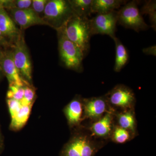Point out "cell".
I'll use <instances>...</instances> for the list:
<instances>
[{"label":"cell","mask_w":156,"mask_h":156,"mask_svg":"<svg viewBox=\"0 0 156 156\" xmlns=\"http://www.w3.org/2000/svg\"><path fill=\"white\" fill-rule=\"evenodd\" d=\"M61 28L68 39L82 50L85 57L90 50V38L92 36L89 18L74 14Z\"/></svg>","instance_id":"cell-1"},{"label":"cell","mask_w":156,"mask_h":156,"mask_svg":"<svg viewBox=\"0 0 156 156\" xmlns=\"http://www.w3.org/2000/svg\"><path fill=\"white\" fill-rule=\"evenodd\" d=\"M57 30L58 50L61 61L68 69L82 71L83 59L85 57L83 53L75 44L68 39L62 28Z\"/></svg>","instance_id":"cell-2"},{"label":"cell","mask_w":156,"mask_h":156,"mask_svg":"<svg viewBox=\"0 0 156 156\" xmlns=\"http://www.w3.org/2000/svg\"><path fill=\"white\" fill-rule=\"evenodd\" d=\"M91 134H82L75 136L62 151L61 156H94L103 147Z\"/></svg>","instance_id":"cell-3"},{"label":"cell","mask_w":156,"mask_h":156,"mask_svg":"<svg viewBox=\"0 0 156 156\" xmlns=\"http://www.w3.org/2000/svg\"><path fill=\"white\" fill-rule=\"evenodd\" d=\"M138 2L132 1L126 3L118 11V23L125 28L137 32L149 28L138 8Z\"/></svg>","instance_id":"cell-4"},{"label":"cell","mask_w":156,"mask_h":156,"mask_svg":"<svg viewBox=\"0 0 156 156\" xmlns=\"http://www.w3.org/2000/svg\"><path fill=\"white\" fill-rule=\"evenodd\" d=\"M105 96L111 108L115 112L116 109L120 111L133 109L136 102L133 90L123 84L115 86Z\"/></svg>","instance_id":"cell-5"},{"label":"cell","mask_w":156,"mask_h":156,"mask_svg":"<svg viewBox=\"0 0 156 156\" xmlns=\"http://www.w3.org/2000/svg\"><path fill=\"white\" fill-rule=\"evenodd\" d=\"M13 59L21 76L31 82L32 65L28 49L22 33L12 44Z\"/></svg>","instance_id":"cell-6"},{"label":"cell","mask_w":156,"mask_h":156,"mask_svg":"<svg viewBox=\"0 0 156 156\" xmlns=\"http://www.w3.org/2000/svg\"><path fill=\"white\" fill-rule=\"evenodd\" d=\"M44 12L45 18L54 22L57 30L75 14L69 1L65 0L48 1Z\"/></svg>","instance_id":"cell-7"},{"label":"cell","mask_w":156,"mask_h":156,"mask_svg":"<svg viewBox=\"0 0 156 156\" xmlns=\"http://www.w3.org/2000/svg\"><path fill=\"white\" fill-rule=\"evenodd\" d=\"M118 11H115L105 14H97L89 19L91 36L95 34L107 35L113 39L115 37Z\"/></svg>","instance_id":"cell-8"},{"label":"cell","mask_w":156,"mask_h":156,"mask_svg":"<svg viewBox=\"0 0 156 156\" xmlns=\"http://www.w3.org/2000/svg\"><path fill=\"white\" fill-rule=\"evenodd\" d=\"M83 119H89L92 122L99 119L108 112H115L109 105L105 95L83 98Z\"/></svg>","instance_id":"cell-9"},{"label":"cell","mask_w":156,"mask_h":156,"mask_svg":"<svg viewBox=\"0 0 156 156\" xmlns=\"http://www.w3.org/2000/svg\"><path fill=\"white\" fill-rule=\"evenodd\" d=\"M0 67L8 79L9 86L23 87L25 81L15 66L12 51H3L0 58Z\"/></svg>","instance_id":"cell-10"},{"label":"cell","mask_w":156,"mask_h":156,"mask_svg":"<svg viewBox=\"0 0 156 156\" xmlns=\"http://www.w3.org/2000/svg\"><path fill=\"white\" fill-rule=\"evenodd\" d=\"M12 17L21 29H26L35 25H50L32 9L11 10Z\"/></svg>","instance_id":"cell-11"},{"label":"cell","mask_w":156,"mask_h":156,"mask_svg":"<svg viewBox=\"0 0 156 156\" xmlns=\"http://www.w3.org/2000/svg\"><path fill=\"white\" fill-rule=\"evenodd\" d=\"M115 112H109L99 119L92 122L89 128L90 134L95 138L107 139L110 138L114 126Z\"/></svg>","instance_id":"cell-12"},{"label":"cell","mask_w":156,"mask_h":156,"mask_svg":"<svg viewBox=\"0 0 156 156\" xmlns=\"http://www.w3.org/2000/svg\"><path fill=\"white\" fill-rule=\"evenodd\" d=\"M0 30L3 36L15 41L21 33L17 28L14 20L8 14L5 9L0 5Z\"/></svg>","instance_id":"cell-13"},{"label":"cell","mask_w":156,"mask_h":156,"mask_svg":"<svg viewBox=\"0 0 156 156\" xmlns=\"http://www.w3.org/2000/svg\"><path fill=\"white\" fill-rule=\"evenodd\" d=\"M64 112L70 126L79 125L83 119V98L77 97L73 99L66 107Z\"/></svg>","instance_id":"cell-14"},{"label":"cell","mask_w":156,"mask_h":156,"mask_svg":"<svg viewBox=\"0 0 156 156\" xmlns=\"http://www.w3.org/2000/svg\"><path fill=\"white\" fill-rule=\"evenodd\" d=\"M117 126L130 131L134 136L136 134V122L134 109L115 112Z\"/></svg>","instance_id":"cell-15"},{"label":"cell","mask_w":156,"mask_h":156,"mask_svg":"<svg viewBox=\"0 0 156 156\" xmlns=\"http://www.w3.org/2000/svg\"><path fill=\"white\" fill-rule=\"evenodd\" d=\"M127 2L124 0H92V13L107 14L115 11Z\"/></svg>","instance_id":"cell-16"},{"label":"cell","mask_w":156,"mask_h":156,"mask_svg":"<svg viewBox=\"0 0 156 156\" xmlns=\"http://www.w3.org/2000/svg\"><path fill=\"white\" fill-rule=\"evenodd\" d=\"M115 45V58L114 70L115 72H120L128 63L129 54L127 48L116 37L113 39Z\"/></svg>","instance_id":"cell-17"},{"label":"cell","mask_w":156,"mask_h":156,"mask_svg":"<svg viewBox=\"0 0 156 156\" xmlns=\"http://www.w3.org/2000/svg\"><path fill=\"white\" fill-rule=\"evenodd\" d=\"M69 2L76 15L88 18L92 14V0H72Z\"/></svg>","instance_id":"cell-18"},{"label":"cell","mask_w":156,"mask_h":156,"mask_svg":"<svg viewBox=\"0 0 156 156\" xmlns=\"http://www.w3.org/2000/svg\"><path fill=\"white\" fill-rule=\"evenodd\" d=\"M32 106V105L21 107L18 113L11 119V129L14 130H19L25 125L30 115Z\"/></svg>","instance_id":"cell-19"},{"label":"cell","mask_w":156,"mask_h":156,"mask_svg":"<svg viewBox=\"0 0 156 156\" xmlns=\"http://www.w3.org/2000/svg\"><path fill=\"white\" fill-rule=\"evenodd\" d=\"M134 137L130 131L115 125L113 128L110 138L116 143L123 144L130 141Z\"/></svg>","instance_id":"cell-20"},{"label":"cell","mask_w":156,"mask_h":156,"mask_svg":"<svg viewBox=\"0 0 156 156\" xmlns=\"http://www.w3.org/2000/svg\"><path fill=\"white\" fill-rule=\"evenodd\" d=\"M141 14H148L149 17L151 26L154 30H156V1H147L145 2L140 10Z\"/></svg>","instance_id":"cell-21"},{"label":"cell","mask_w":156,"mask_h":156,"mask_svg":"<svg viewBox=\"0 0 156 156\" xmlns=\"http://www.w3.org/2000/svg\"><path fill=\"white\" fill-rule=\"evenodd\" d=\"M31 0H17V1H0V5L5 9L23 10L30 9Z\"/></svg>","instance_id":"cell-22"},{"label":"cell","mask_w":156,"mask_h":156,"mask_svg":"<svg viewBox=\"0 0 156 156\" xmlns=\"http://www.w3.org/2000/svg\"><path fill=\"white\" fill-rule=\"evenodd\" d=\"M24 87L17 86H9V91L7 92L8 99H14L20 101L24 95Z\"/></svg>","instance_id":"cell-23"},{"label":"cell","mask_w":156,"mask_h":156,"mask_svg":"<svg viewBox=\"0 0 156 156\" xmlns=\"http://www.w3.org/2000/svg\"><path fill=\"white\" fill-rule=\"evenodd\" d=\"M35 96V92L32 88L28 87H24V95L20 102L22 106H29L32 105Z\"/></svg>","instance_id":"cell-24"},{"label":"cell","mask_w":156,"mask_h":156,"mask_svg":"<svg viewBox=\"0 0 156 156\" xmlns=\"http://www.w3.org/2000/svg\"><path fill=\"white\" fill-rule=\"evenodd\" d=\"M7 104L9 107V112L12 119L18 113L22 107V105L19 101L14 99H7Z\"/></svg>","instance_id":"cell-25"},{"label":"cell","mask_w":156,"mask_h":156,"mask_svg":"<svg viewBox=\"0 0 156 156\" xmlns=\"http://www.w3.org/2000/svg\"><path fill=\"white\" fill-rule=\"evenodd\" d=\"M48 2L47 0H33L31 5L33 10L38 14L44 12Z\"/></svg>","instance_id":"cell-26"},{"label":"cell","mask_w":156,"mask_h":156,"mask_svg":"<svg viewBox=\"0 0 156 156\" xmlns=\"http://www.w3.org/2000/svg\"><path fill=\"white\" fill-rule=\"evenodd\" d=\"M143 52L144 53L147 55H152L156 56V45L151 47H148L143 49Z\"/></svg>","instance_id":"cell-27"},{"label":"cell","mask_w":156,"mask_h":156,"mask_svg":"<svg viewBox=\"0 0 156 156\" xmlns=\"http://www.w3.org/2000/svg\"><path fill=\"white\" fill-rule=\"evenodd\" d=\"M0 45L5 47H8L11 45V43H9L8 40L3 36L1 30H0Z\"/></svg>","instance_id":"cell-28"},{"label":"cell","mask_w":156,"mask_h":156,"mask_svg":"<svg viewBox=\"0 0 156 156\" xmlns=\"http://www.w3.org/2000/svg\"><path fill=\"white\" fill-rule=\"evenodd\" d=\"M3 53V51L0 50V58H1V56L2 55Z\"/></svg>","instance_id":"cell-29"},{"label":"cell","mask_w":156,"mask_h":156,"mask_svg":"<svg viewBox=\"0 0 156 156\" xmlns=\"http://www.w3.org/2000/svg\"><path fill=\"white\" fill-rule=\"evenodd\" d=\"M1 71H2V69H1V67H0V75H1Z\"/></svg>","instance_id":"cell-30"},{"label":"cell","mask_w":156,"mask_h":156,"mask_svg":"<svg viewBox=\"0 0 156 156\" xmlns=\"http://www.w3.org/2000/svg\"><path fill=\"white\" fill-rule=\"evenodd\" d=\"M0 148H1V142H0Z\"/></svg>","instance_id":"cell-31"}]
</instances>
